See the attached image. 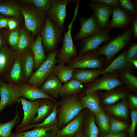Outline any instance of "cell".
I'll return each mask as SVG.
<instances>
[{"label":"cell","instance_id":"4316f807","mask_svg":"<svg viewBox=\"0 0 137 137\" xmlns=\"http://www.w3.org/2000/svg\"><path fill=\"white\" fill-rule=\"evenodd\" d=\"M95 122L94 114L88 110L83 123V131L86 137H98L99 129Z\"/></svg>","mask_w":137,"mask_h":137},{"label":"cell","instance_id":"83f0119b","mask_svg":"<svg viewBox=\"0 0 137 137\" xmlns=\"http://www.w3.org/2000/svg\"><path fill=\"white\" fill-rule=\"evenodd\" d=\"M21 55V61L24 75L28 80L34 71V62L33 53L29 48Z\"/></svg>","mask_w":137,"mask_h":137},{"label":"cell","instance_id":"6da1fadb","mask_svg":"<svg viewBox=\"0 0 137 137\" xmlns=\"http://www.w3.org/2000/svg\"><path fill=\"white\" fill-rule=\"evenodd\" d=\"M133 37L131 27L111 37L109 41L97 50L98 53L99 55H104L106 57V62L108 63L131 42Z\"/></svg>","mask_w":137,"mask_h":137},{"label":"cell","instance_id":"d4e9b609","mask_svg":"<svg viewBox=\"0 0 137 137\" xmlns=\"http://www.w3.org/2000/svg\"><path fill=\"white\" fill-rule=\"evenodd\" d=\"M80 101L84 108H87L95 115L103 111L96 92L86 94Z\"/></svg>","mask_w":137,"mask_h":137},{"label":"cell","instance_id":"f6af8a7d","mask_svg":"<svg viewBox=\"0 0 137 137\" xmlns=\"http://www.w3.org/2000/svg\"><path fill=\"white\" fill-rule=\"evenodd\" d=\"M97 3H102L105 4L112 8L119 6L118 0H93Z\"/></svg>","mask_w":137,"mask_h":137},{"label":"cell","instance_id":"e0dca14e","mask_svg":"<svg viewBox=\"0 0 137 137\" xmlns=\"http://www.w3.org/2000/svg\"><path fill=\"white\" fill-rule=\"evenodd\" d=\"M17 51L6 44L0 50V77L3 78L14 64L18 55Z\"/></svg>","mask_w":137,"mask_h":137},{"label":"cell","instance_id":"8d00e7d4","mask_svg":"<svg viewBox=\"0 0 137 137\" xmlns=\"http://www.w3.org/2000/svg\"><path fill=\"white\" fill-rule=\"evenodd\" d=\"M95 121L98 126L101 135L110 134L109 118L102 111L95 115Z\"/></svg>","mask_w":137,"mask_h":137},{"label":"cell","instance_id":"603a6c76","mask_svg":"<svg viewBox=\"0 0 137 137\" xmlns=\"http://www.w3.org/2000/svg\"><path fill=\"white\" fill-rule=\"evenodd\" d=\"M30 48L33 56L34 71H35L45 61L47 57L42 45V39L40 33L33 42Z\"/></svg>","mask_w":137,"mask_h":137},{"label":"cell","instance_id":"d590c367","mask_svg":"<svg viewBox=\"0 0 137 137\" xmlns=\"http://www.w3.org/2000/svg\"><path fill=\"white\" fill-rule=\"evenodd\" d=\"M20 121L19 114L17 110L13 119L5 123H0V137H10L12 129Z\"/></svg>","mask_w":137,"mask_h":137},{"label":"cell","instance_id":"b9f144b4","mask_svg":"<svg viewBox=\"0 0 137 137\" xmlns=\"http://www.w3.org/2000/svg\"><path fill=\"white\" fill-rule=\"evenodd\" d=\"M19 30L16 29L9 33L7 40L9 45L13 49L16 50L19 42Z\"/></svg>","mask_w":137,"mask_h":137},{"label":"cell","instance_id":"484cf974","mask_svg":"<svg viewBox=\"0 0 137 137\" xmlns=\"http://www.w3.org/2000/svg\"><path fill=\"white\" fill-rule=\"evenodd\" d=\"M125 52L123 51L113 60L107 67L103 69L101 74L111 73L116 70H128L131 65L127 61L125 57Z\"/></svg>","mask_w":137,"mask_h":137},{"label":"cell","instance_id":"f1b7e54d","mask_svg":"<svg viewBox=\"0 0 137 137\" xmlns=\"http://www.w3.org/2000/svg\"><path fill=\"white\" fill-rule=\"evenodd\" d=\"M33 41L30 31L24 27L19 30V37L16 51L18 54L21 55L30 48Z\"/></svg>","mask_w":137,"mask_h":137},{"label":"cell","instance_id":"ffe728a7","mask_svg":"<svg viewBox=\"0 0 137 137\" xmlns=\"http://www.w3.org/2000/svg\"><path fill=\"white\" fill-rule=\"evenodd\" d=\"M19 87L21 97L28 99L31 101L39 99L54 98L44 92L39 87L33 85L24 83L19 85Z\"/></svg>","mask_w":137,"mask_h":137},{"label":"cell","instance_id":"7dc6e473","mask_svg":"<svg viewBox=\"0 0 137 137\" xmlns=\"http://www.w3.org/2000/svg\"><path fill=\"white\" fill-rule=\"evenodd\" d=\"M132 27L133 37L136 38H137V16L134 17L132 22Z\"/></svg>","mask_w":137,"mask_h":137},{"label":"cell","instance_id":"52a82bcc","mask_svg":"<svg viewBox=\"0 0 137 137\" xmlns=\"http://www.w3.org/2000/svg\"><path fill=\"white\" fill-rule=\"evenodd\" d=\"M59 52V50L56 49L48 54L46 60L33 72L27 83L40 87L53 73L56 63V57Z\"/></svg>","mask_w":137,"mask_h":137},{"label":"cell","instance_id":"bcb514c9","mask_svg":"<svg viewBox=\"0 0 137 137\" xmlns=\"http://www.w3.org/2000/svg\"><path fill=\"white\" fill-rule=\"evenodd\" d=\"M18 23L15 20L11 18H9L8 23V28L10 31L15 29L18 26Z\"/></svg>","mask_w":137,"mask_h":137},{"label":"cell","instance_id":"9a60e30c","mask_svg":"<svg viewBox=\"0 0 137 137\" xmlns=\"http://www.w3.org/2000/svg\"><path fill=\"white\" fill-rule=\"evenodd\" d=\"M90 7L92 10L97 23L101 29H107L112 14V8L102 3H97L92 1L89 3Z\"/></svg>","mask_w":137,"mask_h":137},{"label":"cell","instance_id":"c3c4849f","mask_svg":"<svg viewBox=\"0 0 137 137\" xmlns=\"http://www.w3.org/2000/svg\"><path fill=\"white\" fill-rule=\"evenodd\" d=\"M9 18L0 16V29L7 28Z\"/></svg>","mask_w":137,"mask_h":137},{"label":"cell","instance_id":"cb8c5ba5","mask_svg":"<svg viewBox=\"0 0 137 137\" xmlns=\"http://www.w3.org/2000/svg\"><path fill=\"white\" fill-rule=\"evenodd\" d=\"M102 70L75 69L72 78L82 83L91 82L101 74Z\"/></svg>","mask_w":137,"mask_h":137},{"label":"cell","instance_id":"4dcf8cb0","mask_svg":"<svg viewBox=\"0 0 137 137\" xmlns=\"http://www.w3.org/2000/svg\"><path fill=\"white\" fill-rule=\"evenodd\" d=\"M20 5L13 1H2L0 3V13L5 16L20 19L22 15L20 10Z\"/></svg>","mask_w":137,"mask_h":137},{"label":"cell","instance_id":"ba28073f","mask_svg":"<svg viewBox=\"0 0 137 137\" xmlns=\"http://www.w3.org/2000/svg\"><path fill=\"white\" fill-rule=\"evenodd\" d=\"M0 114L8 106L16 104L21 97L19 85L7 83L0 77Z\"/></svg>","mask_w":137,"mask_h":137},{"label":"cell","instance_id":"d6a6232c","mask_svg":"<svg viewBox=\"0 0 137 137\" xmlns=\"http://www.w3.org/2000/svg\"><path fill=\"white\" fill-rule=\"evenodd\" d=\"M74 69L64 64L55 65L53 73L61 82L65 83L72 78Z\"/></svg>","mask_w":137,"mask_h":137},{"label":"cell","instance_id":"44dd1931","mask_svg":"<svg viewBox=\"0 0 137 137\" xmlns=\"http://www.w3.org/2000/svg\"><path fill=\"white\" fill-rule=\"evenodd\" d=\"M57 104V102L55 98L41 99L37 115L30 124H37L42 122L51 113Z\"/></svg>","mask_w":137,"mask_h":137},{"label":"cell","instance_id":"277c9868","mask_svg":"<svg viewBox=\"0 0 137 137\" xmlns=\"http://www.w3.org/2000/svg\"><path fill=\"white\" fill-rule=\"evenodd\" d=\"M65 30L54 24L47 16L40 34L43 46L48 54L56 50L59 43L63 41L62 36Z\"/></svg>","mask_w":137,"mask_h":137},{"label":"cell","instance_id":"1f68e13d","mask_svg":"<svg viewBox=\"0 0 137 137\" xmlns=\"http://www.w3.org/2000/svg\"><path fill=\"white\" fill-rule=\"evenodd\" d=\"M58 106L57 102L52 112L42 122L37 124H30L21 130L19 132L26 131L27 130L32 128L39 127L47 128L53 127L56 125L58 122L57 114V109Z\"/></svg>","mask_w":137,"mask_h":137},{"label":"cell","instance_id":"9c48e42d","mask_svg":"<svg viewBox=\"0 0 137 137\" xmlns=\"http://www.w3.org/2000/svg\"><path fill=\"white\" fill-rule=\"evenodd\" d=\"M109 31L107 29H101L91 36L79 41L80 49L77 54L82 55L87 52L97 49L102 43L111 38Z\"/></svg>","mask_w":137,"mask_h":137},{"label":"cell","instance_id":"e575fe53","mask_svg":"<svg viewBox=\"0 0 137 137\" xmlns=\"http://www.w3.org/2000/svg\"><path fill=\"white\" fill-rule=\"evenodd\" d=\"M126 93L124 91L113 89L104 94L102 98V102L106 105L113 104L119 100L125 98Z\"/></svg>","mask_w":137,"mask_h":137},{"label":"cell","instance_id":"f35d334b","mask_svg":"<svg viewBox=\"0 0 137 137\" xmlns=\"http://www.w3.org/2000/svg\"><path fill=\"white\" fill-rule=\"evenodd\" d=\"M120 76L122 81L124 84L132 89H136L137 88V78L128 70H123Z\"/></svg>","mask_w":137,"mask_h":137},{"label":"cell","instance_id":"ac0fdd59","mask_svg":"<svg viewBox=\"0 0 137 137\" xmlns=\"http://www.w3.org/2000/svg\"><path fill=\"white\" fill-rule=\"evenodd\" d=\"M8 83L18 85L27 83L21 61L20 55L18 54L13 65L9 71L2 78Z\"/></svg>","mask_w":137,"mask_h":137},{"label":"cell","instance_id":"7a4b0ae2","mask_svg":"<svg viewBox=\"0 0 137 137\" xmlns=\"http://www.w3.org/2000/svg\"><path fill=\"white\" fill-rule=\"evenodd\" d=\"M57 102L59 107L57 109V114L58 124L61 128L84 109L78 99L77 94L62 97L61 100Z\"/></svg>","mask_w":137,"mask_h":137},{"label":"cell","instance_id":"2e32d148","mask_svg":"<svg viewBox=\"0 0 137 137\" xmlns=\"http://www.w3.org/2000/svg\"><path fill=\"white\" fill-rule=\"evenodd\" d=\"M79 19L80 24V28L74 38L75 41H79L85 38L101 29L98 25L93 13L88 18H85L81 16Z\"/></svg>","mask_w":137,"mask_h":137},{"label":"cell","instance_id":"4fadbf2b","mask_svg":"<svg viewBox=\"0 0 137 137\" xmlns=\"http://www.w3.org/2000/svg\"><path fill=\"white\" fill-rule=\"evenodd\" d=\"M40 100L39 99L31 101L22 97L20 98V101L22 105L24 115L21 122L16 126L15 133L19 132L29 124L36 117Z\"/></svg>","mask_w":137,"mask_h":137},{"label":"cell","instance_id":"d6986e66","mask_svg":"<svg viewBox=\"0 0 137 137\" xmlns=\"http://www.w3.org/2000/svg\"><path fill=\"white\" fill-rule=\"evenodd\" d=\"M61 129L58 123L50 128L36 127L30 131L12 133L10 137H55Z\"/></svg>","mask_w":137,"mask_h":137},{"label":"cell","instance_id":"ee69618b","mask_svg":"<svg viewBox=\"0 0 137 137\" xmlns=\"http://www.w3.org/2000/svg\"><path fill=\"white\" fill-rule=\"evenodd\" d=\"M132 122L129 130V137H135V131L137 124V111L133 109L131 112Z\"/></svg>","mask_w":137,"mask_h":137},{"label":"cell","instance_id":"8992f818","mask_svg":"<svg viewBox=\"0 0 137 137\" xmlns=\"http://www.w3.org/2000/svg\"><path fill=\"white\" fill-rule=\"evenodd\" d=\"M99 55L97 50L88 52L82 55L77 54L66 63V65L74 69L102 70L104 60Z\"/></svg>","mask_w":137,"mask_h":137},{"label":"cell","instance_id":"f907efd6","mask_svg":"<svg viewBox=\"0 0 137 137\" xmlns=\"http://www.w3.org/2000/svg\"><path fill=\"white\" fill-rule=\"evenodd\" d=\"M129 99L130 102L134 107H137V97L136 96L131 95L129 96Z\"/></svg>","mask_w":137,"mask_h":137},{"label":"cell","instance_id":"836d02e7","mask_svg":"<svg viewBox=\"0 0 137 137\" xmlns=\"http://www.w3.org/2000/svg\"><path fill=\"white\" fill-rule=\"evenodd\" d=\"M107 110L110 113L115 117L125 119L128 118V106L127 103L125 101L108 107Z\"/></svg>","mask_w":137,"mask_h":137},{"label":"cell","instance_id":"5b68a950","mask_svg":"<svg viewBox=\"0 0 137 137\" xmlns=\"http://www.w3.org/2000/svg\"><path fill=\"white\" fill-rule=\"evenodd\" d=\"M79 8V2L76 3L74 14L68 26V30L64 31L63 38V44L56 57L58 64L67 63L77 54V49L74 45L71 36V30L73 23L78 14Z\"/></svg>","mask_w":137,"mask_h":137},{"label":"cell","instance_id":"db71d44e","mask_svg":"<svg viewBox=\"0 0 137 137\" xmlns=\"http://www.w3.org/2000/svg\"><path fill=\"white\" fill-rule=\"evenodd\" d=\"M131 65L133 64L134 67L137 68V57L131 60L130 62Z\"/></svg>","mask_w":137,"mask_h":137},{"label":"cell","instance_id":"5bb4252c","mask_svg":"<svg viewBox=\"0 0 137 137\" xmlns=\"http://www.w3.org/2000/svg\"><path fill=\"white\" fill-rule=\"evenodd\" d=\"M88 110L83 109L57 133L55 137H72L83 131V123Z\"/></svg>","mask_w":137,"mask_h":137},{"label":"cell","instance_id":"f546056e","mask_svg":"<svg viewBox=\"0 0 137 137\" xmlns=\"http://www.w3.org/2000/svg\"><path fill=\"white\" fill-rule=\"evenodd\" d=\"M84 88L83 83L72 78L62 85L59 95L61 97L77 94Z\"/></svg>","mask_w":137,"mask_h":137},{"label":"cell","instance_id":"30bf717a","mask_svg":"<svg viewBox=\"0 0 137 137\" xmlns=\"http://www.w3.org/2000/svg\"><path fill=\"white\" fill-rule=\"evenodd\" d=\"M104 75L91 82L86 89V94L99 90L109 91L124 84L116 74L110 73Z\"/></svg>","mask_w":137,"mask_h":137},{"label":"cell","instance_id":"74e56055","mask_svg":"<svg viewBox=\"0 0 137 137\" xmlns=\"http://www.w3.org/2000/svg\"><path fill=\"white\" fill-rule=\"evenodd\" d=\"M20 1L25 4H31L38 9L46 12L50 9L52 0H23Z\"/></svg>","mask_w":137,"mask_h":137},{"label":"cell","instance_id":"f5cc1de1","mask_svg":"<svg viewBox=\"0 0 137 137\" xmlns=\"http://www.w3.org/2000/svg\"><path fill=\"white\" fill-rule=\"evenodd\" d=\"M72 137H86L83 131H80L77 133Z\"/></svg>","mask_w":137,"mask_h":137},{"label":"cell","instance_id":"3957f363","mask_svg":"<svg viewBox=\"0 0 137 137\" xmlns=\"http://www.w3.org/2000/svg\"><path fill=\"white\" fill-rule=\"evenodd\" d=\"M25 27L34 36H38L42 29L47 17V12L40 10L31 4L20 6Z\"/></svg>","mask_w":137,"mask_h":137},{"label":"cell","instance_id":"60d3db41","mask_svg":"<svg viewBox=\"0 0 137 137\" xmlns=\"http://www.w3.org/2000/svg\"><path fill=\"white\" fill-rule=\"evenodd\" d=\"M110 134H116L124 132L127 127V124L122 121L109 119Z\"/></svg>","mask_w":137,"mask_h":137},{"label":"cell","instance_id":"681fc988","mask_svg":"<svg viewBox=\"0 0 137 137\" xmlns=\"http://www.w3.org/2000/svg\"><path fill=\"white\" fill-rule=\"evenodd\" d=\"M127 133L124 131L116 134H109L105 135H101L100 137H127Z\"/></svg>","mask_w":137,"mask_h":137},{"label":"cell","instance_id":"7402d4cb","mask_svg":"<svg viewBox=\"0 0 137 137\" xmlns=\"http://www.w3.org/2000/svg\"><path fill=\"white\" fill-rule=\"evenodd\" d=\"M62 85L61 82L53 73L40 87L44 92L54 98H58Z\"/></svg>","mask_w":137,"mask_h":137},{"label":"cell","instance_id":"ab89813d","mask_svg":"<svg viewBox=\"0 0 137 137\" xmlns=\"http://www.w3.org/2000/svg\"><path fill=\"white\" fill-rule=\"evenodd\" d=\"M119 7L126 12L135 16H137V5L131 0H118Z\"/></svg>","mask_w":137,"mask_h":137},{"label":"cell","instance_id":"8fae6325","mask_svg":"<svg viewBox=\"0 0 137 137\" xmlns=\"http://www.w3.org/2000/svg\"><path fill=\"white\" fill-rule=\"evenodd\" d=\"M70 0H52L51 7L47 12V16L55 24L65 29L64 22L67 15L66 6Z\"/></svg>","mask_w":137,"mask_h":137},{"label":"cell","instance_id":"7c38bea8","mask_svg":"<svg viewBox=\"0 0 137 137\" xmlns=\"http://www.w3.org/2000/svg\"><path fill=\"white\" fill-rule=\"evenodd\" d=\"M112 9V19L107 29L108 30L117 28L123 31L132 27L135 16L126 12L119 6Z\"/></svg>","mask_w":137,"mask_h":137},{"label":"cell","instance_id":"7bdbcfd3","mask_svg":"<svg viewBox=\"0 0 137 137\" xmlns=\"http://www.w3.org/2000/svg\"><path fill=\"white\" fill-rule=\"evenodd\" d=\"M125 57L127 61L129 63L130 62L131 60L137 57V43L136 42L131 44L127 50L126 51Z\"/></svg>","mask_w":137,"mask_h":137},{"label":"cell","instance_id":"816d5d0a","mask_svg":"<svg viewBox=\"0 0 137 137\" xmlns=\"http://www.w3.org/2000/svg\"><path fill=\"white\" fill-rule=\"evenodd\" d=\"M5 44L4 36L0 31V50Z\"/></svg>","mask_w":137,"mask_h":137}]
</instances>
